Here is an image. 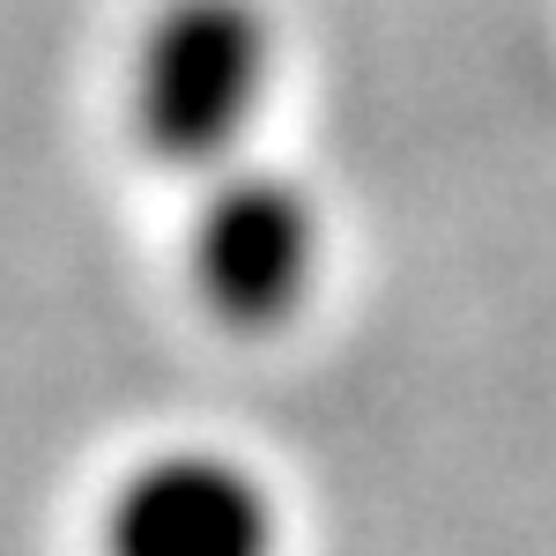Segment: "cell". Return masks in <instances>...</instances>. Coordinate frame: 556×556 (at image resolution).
Returning a JSON list of instances; mask_svg holds the SVG:
<instances>
[{
  "label": "cell",
  "instance_id": "obj_1",
  "mask_svg": "<svg viewBox=\"0 0 556 556\" xmlns=\"http://www.w3.org/2000/svg\"><path fill=\"white\" fill-rule=\"evenodd\" d=\"M275 83V23L260 0H164L134 45L127 112L172 172H223Z\"/></svg>",
  "mask_w": 556,
  "mask_h": 556
},
{
  "label": "cell",
  "instance_id": "obj_2",
  "mask_svg": "<svg viewBox=\"0 0 556 556\" xmlns=\"http://www.w3.org/2000/svg\"><path fill=\"white\" fill-rule=\"evenodd\" d=\"M327 223L282 172H215L186 230V275L223 334H282L319 290Z\"/></svg>",
  "mask_w": 556,
  "mask_h": 556
},
{
  "label": "cell",
  "instance_id": "obj_3",
  "mask_svg": "<svg viewBox=\"0 0 556 556\" xmlns=\"http://www.w3.org/2000/svg\"><path fill=\"white\" fill-rule=\"evenodd\" d=\"M97 556H282V505L253 460L172 445L104 490Z\"/></svg>",
  "mask_w": 556,
  "mask_h": 556
}]
</instances>
